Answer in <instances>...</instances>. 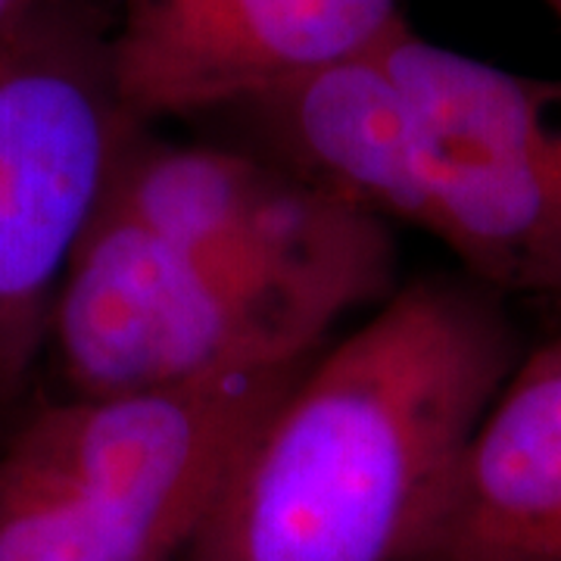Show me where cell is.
<instances>
[{
  "mask_svg": "<svg viewBox=\"0 0 561 561\" xmlns=\"http://www.w3.org/2000/svg\"><path fill=\"white\" fill-rule=\"evenodd\" d=\"M515 356L478 280L405 284L284 390L181 561H415Z\"/></svg>",
  "mask_w": 561,
  "mask_h": 561,
  "instance_id": "6da1fadb",
  "label": "cell"
},
{
  "mask_svg": "<svg viewBox=\"0 0 561 561\" xmlns=\"http://www.w3.org/2000/svg\"><path fill=\"white\" fill-rule=\"evenodd\" d=\"M302 368L32 409L0 434V561H181Z\"/></svg>",
  "mask_w": 561,
  "mask_h": 561,
  "instance_id": "7a4b0ae2",
  "label": "cell"
},
{
  "mask_svg": "<svg viewBox=\"0 0 561 561\" xmlns=\"http://www.w3.org/2000/svg\"><path fill=\"white\" fill-rule=\"evenodd\" d=\"M390 280L169 243L103 206L50 316L72 397L187 387L312 359L331 324Z\"/></svg>",
  "mask_w": 561,
  "mask_h": 561,
  "instance_id": "3957f363",
  "label": "cell"
},
{
  "mask_svg": "<svg viewBox=\"0 0 561 561\" xmlns=\"http://www.w3.org/2000/svg\"><path fill=\"white\" fill-rule=\"evenodd\" d=\"M144 125L125 106L113 20L50 0L0 28V383L16 397L54 302Z\"/></svg>",
  "mask_w": 561,
  "mask_h": 561,
  "instance_id": "277c9868",
  "label": "cell"
},
{
  "mask_svg": "<svg viewBox=\"0 0 561 561\" xmlns=\"http://www.w3.org/2000/svg\"><path fill=\"white\" fill-rule=\"evenodd\" d=\"M375 57L419 116L415 228L486 290L561 297V81L474 60L409 22Z\"/></svg>",
  "mask_w": 561,
  "mask_h": 561,
  "instance_id": "5b68a950",
  "label": "cell"
},
{
  "mask_svg": "<svg viewBox=\"0 0 561 561\" xmlns=\"http://www.w3.org/2000/svg\"><path fill=\"white\" fill-rule=\"evenodd\" d=\"M402 22V0H119L113 60L125 106L153 125L371 57Z\"/></svg>",
  "mask_w": 561,
  "mask_h": 561,
  "instance_id": "8992f818",
  "label": "cell"
},
{
  "mask_svg": "<svg viewBox=\"0 0 561 561\" xmlns=\"http://www.w3.org/2000/svg\"><path fill=\"white\" fill-rule=\"evenodd\" d=\"M106 209L194 250L393 280L387 221L247 147L175 144L144 128L122 160Z\"/></svg>",
  "mask_w": 561,
  "mask_h": 561,
  "instance_id": "52a82bcc",
  "label": "cell"
},
{
  "mask_svg": "<svg viewBox=\"0 0 561 561\" xmlns=\"http://www.w3.org/2000/svg\"><path fill=\"white\" fill-rule=\"evenodd\" d=\"M231 110L250 128L256 153L365 216L415 225L419 116L375 54L287 81Z\"/></svg>",
  "mask_w": 561,
  "mask_h": 561,
  "instance_id": "ba28073f",
  "label": "cell"
},
{
  "mask_svg": "<svg viewBox=\"0 0 561 561\" xmlns=\"http://www.w3.org/2000/svg\"><path fill=\"white\" fill-rule=\"evenodd\" d=\"M415 561H561V343L502 387Z\"/></svg>",
  "mask_w": 561,
  "mask_h": 561,
  "instance_id": "9c48e42d",
  "label": "cell"
},
{
  "mask_svg": "<svg viewBox=\"0 0 561 561\" xmlns=\"http://www.w3.org/2000/svg\"><path fill=\"white\" fill-rule=\"evenodd\" d=\"M44 3H50V0H0V28L28 16V13H35Z\"/></svg>",
  "mask_w": 561,
  "mask_h": 561,
  "instance_id": "30bf717a",
  "label": "cell"
},
{
  "mask_svg": "<svg viewBox=\"0 0 561 561\" xmlns=\"http://www.w3.org/2000/svg\"><path fill=\"white\" fill-rule=\"evenodd\" d=\"M16 400H20V397H16L13 390H7V387L0 383V427L7 424V419H10V412H13ZM0 434H3V431H0Z\"/></svg>",
  "mask_w": 561,
  "mask_h": 561,
  "instance_id": "8fae6325",
  "label": "cell"
},
{
  "mask_svg": "<svg viewBox=\"0 0 561 561\" xmlns=\"http://www.w3.org/2000/svg\"><path fill=\"white\" fill-rule=\"evenodd\" d=\"M546 3H549V7L556 10V16H559V20H561V0H546Z\"/></svg>",
  "mask_w": 561,
  "mask_h": 561,
  "instance_id": "7c38bea8",
  "label": "cell"
}]
</instances>
